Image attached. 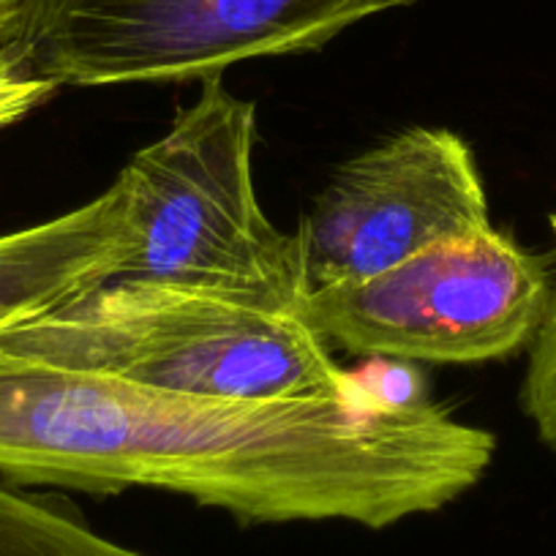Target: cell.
<instances>
[{
  "mask_svg": "<svg viewBox=\"0 0 556 556\" xmlns=\"http://www.w3.org/2000/svg\"><path fill=\"white\" fill-rule=\"evenodd\" d=\"M491 431L424 393L240 401L0 350V475L88 494L159 489L245 523L384 529L483 480Z\"/></svg>",
  "mask_w": 556,
  "mask_h": 556,
  "instance_id": "cell-1",
  "label": "cell"
},
{
  "mask_svg": "<svg viewBox=\"0 0 556 556\" xmlns=\"http://www.w3.org/2000/svg\"><path fill=\"white\" fill-rule=\"evenodd\" d=\"M0 350L207 399H346V374L301 312L156 281H106L0 333Z\"/></svg>",
  "mask_w": 556,
  "mask_h": 556,
  "instance_id": "cell-2",
  "label": "cell"
},
{
  "mask_svg": "<svg viewBox=\"0 0 556 556\" xmlns=\"http://www.w3.org/2000/svg\"><path fill=\"white\" fill-rule=\"evenodd\" d=\"M254 146L256 106L222 77L205 79L200 99L117 175L128 232L110 281L197 287L301 312V245L262 211Z\"/></svg>",
  "mask_w": 556,
  "mask_h": 556,
  "instance_id": "cell-3",
  "label": "cell"
},
{
  "mask_svg": "<svg viewBox=\"0 0 556 556\" xmlns=\"http://www.w3.org/2000/svg\"><path fill=\"white\" fill-rule=\"evenodd\" d=\"M417 0H9L7 47L72 88L191 83L256 58L323 50L352 25Z\"/></svg>",
  "mask_w": 556,
  "mask_h": 556,
  "instance_id": "cell-4",
  "label": "cell"
},
{
  "mask_svg": "<svg viewBox=\"0 0 556 556\" xmlns=\"http://www.w3.org/2000/svg\"><path fill=\"white\" fill-rule=\"evenodd\" d=\"M548 298V262L491 227L379 276L312 290L301 314L352 355L475 366L529 350Z\"/></svg>",
  "mask_w": 556,
  "mask_h": 556,
  "instance_id": "cell-5",
  "label": "cell"
},
{
  "mask_svg": "<svg viewBox=\"0 0 556 556\" xmlns=\"http://www.w3.org/2000/svg\"><path fill=\"white\" fill-rule=\"evenodd\" d=\"M478 159L451 128L412 126L346 162L301 218L308 292L361 281L491 229Z\"/></svg>",
  "mask_w": 556,
  "mask_h": 556,
  "instance_id": "cell-6",
  "label": "cell"
},
{
  "mask_svg": "<svg viewBox=\"0 0 556 556\" xmlns=\"http://www.w3.org/2000/svg\"><path fill=\"white\" fill-rule=\"evenodd\" d=\"M128 232L121 178L88 205L0 235V333L110 281Z\"/></svg>",
  "mask_w": 556,
  "mask_h": 556,
  "instance_id": "cell-7",
  "label": "cell"
},
{
  "mask_svg": "<svg viewBox=\"0 0 556 556\" xmlns=\"http://www.w3.org/2000/svg\"><path fill=\"white\" fill-rule=\"evenodd\" d=\"M0 556H148L96 534L52 502L0 483Z\"/></svg>",
  "mask_w": 556,
  "mask_h": 556,
  "instance_id": "cell-8",
  "label": "cell"
},
{
  "mask_svg": "<svg viewBox=\"0 0 556 556\" xmlns=\"http://www.w3.org/2000/svg\"><path fill=\"white\" fill-rule=\"evenodd\" d=\"M554 232V265H551V298L543 325L529 346V366L521 384L523 415L532 420L540 442L556 451V216H551Z\"/></svg>",
  "mask_w": 556,
  "mask_h": 556,
  "instance_id": "cell-9",
  "label": "cell"
},
{
  "mask_svg": "<svg viewBox=\"0 0 556 556\" xmlns=\"http://www.w3.org/2000/svg\"><path fill=\"white\" fill-rule=\"evenodd\" d=\"M58 85L34 77L7 47H0V128L14 126L50 101Z\"/></svg>",
  "mask_w": 556,
  "mask_h": 556,
  "instance_id": "cell-10",
  "label": "cell"
},
{
  "mask_svg": "<svg viewBox=\"0 0 556 556\" xmlns=\"http://www.w3.org/2000/svg\"><path fill=\"white\" fill-rule=\"evenodd\" d=\"M7 12H9V0H0V34H3V25H7Z\"/></svg>",
  "mask_w": 556,
  "mask_h": 556,
  "instance_id": "cell-11",
  "label": "cell"
}]
</instances>
